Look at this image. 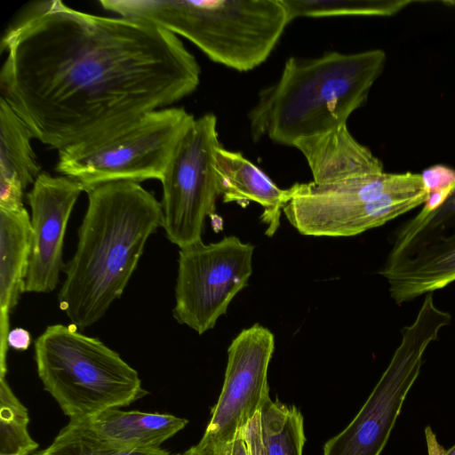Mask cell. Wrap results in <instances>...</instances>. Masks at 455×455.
<instances>
[{"mask_svg": "<svg viewBox=\"0 0 455 455\" xmlns=\"http://www.w3.org/2000/svg\"><path fill=\"white\" fill-rule=\"evenodd\" d=\"M216 172L220 196L225 203L245 206L250 202L263 208L261 220L266 235L272 236L280 226L281 211L289 200V189L278 188L271 179L240 152L220 147Z\"/></svg>", "mask_w": 455, "mask_h": 455, "instance_id": "obj_16", "label": "cell"}, {"mask_svg": "<svg viewBox=\"0 0 455 455\" xmlns=\"http://www.w3.org/2000/svg\"><path fill=\"white\" fill-rule=\"evenodd\" d=\"M259 414L267 455H302L304 419L295 406L268 397Z\"/></svg>", "mask_w": 455, "mask_h": 455, "instance_id": "obj_19", "label": "cell"}, {"mask_svg": "<svg viewBox=\"0 0 455 455\" xmlns=\"http://www.w3.org/2000/svg\"><path fill=\"white\" fill-rule=\"evenodd\" d=\"M34 349L44 388L69 420L127 406L148 395L137 371L118 353L72 323L47 326Z\"/></svg>", "mask_w": 455, "mask_h": 455, "instance_id": "obj_5", "label": "cell"}, {"mask_svg": "<svg viewBox=\"0 0 455 455\" xmlns=\"http://www.w3.org/2000/svg\"><path fill=\"white\" fill-rule=\"evenodd\" d=\"M119 17L144 20L198 47L211 60L239 72L261 65L286 26L281 0H100Z\"/></svg>", "mask_w": 455, "mask_h": 455, "instance_id": "obj_4", "label": "cell"}, {"mask_svg": "<svg viewBox=\"0 0 455 455\" xmlns=\"http://www.w3.org/2000/svg\"><path fill=\"white\" fill-rule=\"evenodd\" d=\"M444 4L451 5L455 8V0H450V1H443Z\"/></svg>", "mask_w": 455, "mask_h": 455, "instance_id": "obj_29", "label": "cell"}, {"mask_svg": "<svg viewBox=\"0 0 455 455\" xmlns=\"http://www.w3.org/2000/svg\"><path fill=\"white\" fill-rule=\"evenodd\" d=\"M379 273L397 305L455 282V183L439 204L423 205L395 232Z\"/></svg>", "mask_w": 455, "mask_h": 455, "instance_id": "obj_10", "label": "cell"}, {"mask_svg": "<svg viewBox=\"0 0 455 455\" xmlns=\"http://www.w3.org/2000/svg\"><path fill=\"white\" fill-rule=\"evenodd\" d=\"M4 51L1 96L58 151L168 108L200 83L197 60L173 33L60 0L29 7L4 35Z\"/></svg>", "mask_w": 455, "mask_h": 455, "instance_id": "obj_1", "label": "cell"}, {"mask_svg": "<svg viewBox=\"0 0 455 455\" xmlns=\"http://www.w3.org/2000/svg\"><path fill=\"white\" fill-rule=\"evenodd\" d=\"M34 139L25 122L0 97V209L24 207L28 185L42 172L31 146Z\"/></svg>", "mask_w": 455, "mask_h": 455, "instance_id": "obj_17", "label": "cell"}, {"mask_svg": "<svg viewBox=\"0 0 455 455\" xmlns=\"http://www.w3.org/2000/svg\"><path fill=\"white\" fill-rule=\"evenodd\" d=\"M283 212L304 235L353 236L424 204L420 173L386 172L330 184L295 183Z\"/></svg>", "mask_w": 455, "mask_h": 455, "instance_id": "obj_6", "label": "cell"}, {"mask_svg": "<svg viewBox=\"0 0 455 455\" xmlns=\"http://www.w3.org/2000/svg\"><path fill=\"white\" fill-rule=\"evenodd\" d=\"M84 191L76 180L42 172L27 194L32 245L25 292L48 293L57 287L65 265L62 253L67 225Z\"/></svg>", "mask_w": 455, "mask_h": 455, "instance_id": "obj_13", "label": "cell"}, {"mask_svg": "<svg viewBox=\"0 0 455 455\" xmlns=\"http://www.w3.org/2000/svg\"><path fill=\"white\" fill-rule=\"evenodd\" d=\"M310 168L313 182L330 184L384 172L382 162L349 132L347 124L293 144Z\"/></svg>", "mask_w": 455, "mask_h": 455, "instance_id": "obj_15", "label": "cell"}, {"mask_svg": "<svg viewBox=\"0 0 455 455\" xmlns=\"http://www.w3.org/2000/svg\"><path fill=\"white\" fill-rule=\"evenodd\" d=\"M28 409L10 387L5 377H0V455L33 454L38 443L28 432Z\"/></svg>", "mask_w": 455, "mask_h": 455, "instance_id": "obj_21", "label": "cell"}, {"mask_svg": "<svg viewBox=\"0 0 455 455\" xmlns=\"http://www.w3.org/2000/svg\"><path fill=\"white\" fill-rule=\"evenodd\" d=\"M274 350V334L259 323L232 340L222 389L200 443L226 450L260 412L269 397L267 371Z\"/></svg>", "mask_w": 455, "mask_h": 455, "instance_id": "obj_12", "label": "cell"}, {"mask_svg": "<svg viewBox=\"0 0 455 455\" xmlns=\"http://www.w3.org/2000/svg\"><path fill=\"white\" fill-rule=\"evenodd\" d=\"M425 438L428 455H444L445 449L438 443L436 435L430 427H425Z\"/></svg>", "mask_w": 455, "mask_h": 455, "instance_id": "obj_26", "label": "cell"}, {"mask_svg": "<svg viewBox=\"0 0 455 455\" xmlns=\"http://www.w3.org/2000/svg\"><path fill=\"white\" fill-rule=\"evenodd\" d=\"M31 245L30 216L25 207L0 209V377L7 373L10 315L25 292Z\"/></svg>", "mask_w": 455, "mask_h": 455, "instance_id": "obj_14", "label": "cell"}, {"mask_svg": "<svg viewBox=\"0 0 455 455\" xmlns=\"http://www.w3.org/2000/svg\"><path fill=\"white\" fill-rule=\"evenodd\" d=\"M385 63L380 49L289 58L278 80L259 92L248 113L251 139L292 147L301 138L347 124L366 101Z\"/></svg>", "mask_w": 455, "mask_h": 455, "instance_id": "obj_3", "label": "cell"}, {"mask_svg": "<svg viewBox=\"0 0 455 455\" xmlns=\"http://www.w3.org/2000/svg\"><path fill=\"white\" fill-rule=\"evenodd\" d=\"M226 455H248L246 444L241 435L227 447Z\"/></svg>", "mask_w": 455, "mask_h": 455, "instance_id": "obj_27", "label": "cell"}, {"mask_svg": "<svg viewBox=\"0 0 455 455\" xmlns=\"http://www.w3.org/2000/svg\"><path fill=\"white\" fill-rule=\"evenodd\" d=\"M241 435L246 444L248 455H267L262 439L259 413L244 427Z\"/></svg>", "mask_w": 455, "mask_h": 455, "instance_id": "obj_24", "label": "cell"}, {"mask_svg": "<svg viewBox=\"0 0 455 455\" xmlns=\"http://www.w3.org/2000/svg\"><path fill=\"white\" fill-rule=\"evenodd\" d=\"M32 455H181L159 449H136L112 445L69 421L52 443Z\"/></svg>", "mask_w": 455, "mask_h": 455, "instance_id": "obj_22", "label": "cell"}, {"mask_svg": "<svg viewBox=\"0 0 455 455\" xmlns=\"http://www.w3.org/2000/svg\"><path fill=\"white\" fill-rule=\"evenodd\" d=\"M7 343L13 349L19 351L27 350L31 343V335L26 329L14 328L9 331Z\"/></svg>", "mask_w": 455, "mask_h": 455, "instance_id": "obj_25", "label": "cell"}, {"mask_svg": "<svg viewBox=\"0 0 455 455\" xmlns=\"http://www.w3.org/2000/svg\"><path fill=\"white\" fill-rule=\"evenodd\" d=\"M444 455H455V445L451 447L449 450L445 451Z\"/></svg>", "mask_w": 455, "mask_h": 455, "instance_id": "obj_28", "label": "cell"}, {"mask_svg": "<svg viewBox=\"0 0 455 455\" xmlns=\"http://www.w3.org/2000/svg\"><path fill=\"white\" fill-rule=\"evenodd\" d=\"M69 421L112 445L136 449H159L188 422L172 414L119 408L106 410L83 420Z\"/></svg>", "mask_w": 455, "mask_h": 455, "instance_id": "obj_18", "label": "cell"}, {"mask_svg": "<svg viewBox=\"0 0 455 455\" xmlns=\"http://www.w3.org/2000/svg\"><path fill=\"white\" fill-rule=\"evenodd\" d=\"M290 22L299 18L392 16L413 3L408 0H281Z\"/></svg>", "mask_w": 455, "mask_h": 455, "instance_id": "obj_20", "label": "cell"}, {"mask_svg": "<svg viewBox=\"0 0 455 455\" xmlns=\"http://www.w3.org/2000/svg\"><path fill=\"white\" fill-rule=\"evenodd\" d=\"M220 146L216 116L195 119L160 180L162 227L180 249L201 241L205 220L214 214L220 196L215 165Z\"/></svg>", "mask_w": 455, "mask_h": 455, "instance_id": "obj_9", "label": "cell"}, {"mask_svg": "<svg viewBox=\"0 0 455 455\" xmlns=\"http://www.w3.org/2000/svg\"><path fill=\"white\" fill-rule=\"evenodd\" d=\"M254 246L226 236L180 248L173 317L198 334L212 329L252 273Z\"/></svg>", "mask_w": 455, "mask_h": 455, "instance_id": "obj_11", "label": "cell"}, {"mask_svg": "<svg viewBox=\"0 0 455 455\" xmlns=\"http://www.w3.org/2000/svg\"><path fill=\"white\" fill-rule=\"evenodd\" d=\"M195 119L183 108L148 112L97 138L58 151L56 171L79 181L84 191L114 181L161 180Z\"/></svg>", "mask_w": 455, "mask_h": 455, "instance_id": "obj_7", "label": "cell"}, {"mask_svg": "<svg viewBox=\"0 0 455 455\" xmlns=\"http://www.w3.org/2000/svg\"><path fill=\"white\" fill-rule=\"evenodd\" d=\"M420 175L428 193L455 183V169L444 164L432 165L425 169Z\"/></svg>", "mask_w": 455, "mask_h": 455, "instance_id": "obj_23", "label": "cell"}, {"mask_svg": "<svg viewBox=\"0 0 455 455\" xmlns=\"http://www.w3.org/2000/svg\"><path fill=\"white\" fill-rule=\"evenodd\" d=\"M85 192L87 210L58 293L60 309L80 331L122 296L163 219L161 202L139 182H108Z\"/></svg>", "mask_w": 455, "mask_h": 455, "instance_id": "obj_2", "label": "cell"}, {"mask_svg": "<svg viewBox=\"0 0 455 455\" xmlns=\"http://www.w3.org/2000/svg\"><path fill=\"white\" fill-rule=\"evenodd\" d=\"M451 319L450 313L435 305L433 292L427 293L413 323L402 330L400 345L369 397L352 421L325 443L323 455H380L428 345Z\"/></svg>", "mask_w": 455, "mask_h": 455, "instance_id": "obj_8", "label": "cell"}]
</instances>
